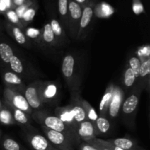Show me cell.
<instances>
[{"label": "cell", "mask_w": 150, "mask_h": 150, "mask_svg": "<svg viewBox=\"0 0 150 150\" xmlns=\"http://www.w3.org/2000/svg\"><path fill=\"white\" fill-rule=\"evenodd\" d=\"M31 117L37 123L40 125L41 127H46V128L64 133L69 138H70L76 145H79L81 143L76 133L73 130H71L68 126L66 125L57 116L51 115L45 113V111L38 110V111H34L31 115Z\"/></svg>", "instance_id": "cell-1"}, {"label": "cell", "mask_w": 150, "mask_h": 150, "mask_svg": "<svg viewBox=\"0 0 150 150\" xmlns=\"http://www.w3.org/2000/svg\"><path fill=\"white\" fill-rule=\"evenodd\" d=\"M62 73L68 87L73 92H77L80 88V64L79 58L73 54H66L62 62Z\"/></svg>", "instance_id": "cell-2"}, {"label": "cell", "mask_w": 150, "mask_h": 150, "mask_svg": "<svg viewBox=\"0 0 150 150\" xmlns=\"http://www.w3.org/2000/svg\"><path fill=\"white\" fill-rule=\"evenodd\" d=\"M143 88L140 83H137L133 88L128 96L125 98L121 107L122 116L125 122L131 129L135 127V118L137 114L138 107H139L140 97Z\"/></svg>", "instance_id": "cell-3"}, {"label": "cell", "mask_w": 150, "mask_h": 150, "mask_svg": "<svg viewBox=\"0 0 150 150\" xmlns=\"http://www.w3.org/2000/svg\"><path fill=\"white\" fill-rule=\"evenodd\" d=\"M41 127L45 138L54 147L60 150H74V146L76 144L65 134L46 127Z\"/></svg>", "instance_id": "cell-4"}, {"label": "cell", "mask_w": 150, "mask_h": 150, "mask_svg": "<svg viewBox=\"0 0 150 150\" xmlns=\"http://www.w3.org/2000/svg\"><path fill=\"white\" fill-rule=\"evenodd\" d=\"M95 4H96L95 1L94 0H91L87 4L83 7L81 17L79 23V31L76 37L77 40H82L86 38L95 16Z\"/></svg>", "instance_id": "cell-5"}, {"label": "cell", "mask_w": 150, "mask_h": 150, "mask_svg": "<svg viewBox=\"0 0 150 150\" xmlns=\"http://www.w3.org/2000/svg\"><path fill=\"white\" fill-rule=\"evenodd\" d=\"M43 81L36 80L26 86L23 95L32 111H38L42 107L40 98V90Z\"/></svg>", "instance_id": "cell-6"}, {"label": "cell", "mask_w": 150, "mask_h": 150, "mask_svg": "<svg viewBox=\"0 0 150 150\" xmlns=\"http://www.w3.org/2000/svg\"><path fill=\"white\" fill-rule=\"evenodd\" d=\"M3 95H4V102L5 103L23 111L29 116L32 115L33 111L29 105L23 94L13 92L8 88L4 87Z\"/></svg>", "instance_id": "cell-7"}, {"label": "cell", "mask_w": 150, "mask_h": 150, "mask_svg": "<svg viewBox=\"0 0 150 150\" xmlns=\"http://www.w3.org/2000/svg\"><path fill=\"white\" fill-rule=\"evenodd\" d=\"M82 6L73 0H69L68 4V32L73 39L76 40L79 23L82 14Z\"/></svg>", "instance_id": "cell-8"}, {"label": "cell", "mask_w": 150, "mask_h": 150, "mask_svg": "<svg viewBox=\"0 0 150 150\" xmlns=\"http://www.w3.org/2000/svg\"><path fill=\"white\" fill-rule=\"evenodd\" d=\"M125 98V93L122 87L114 84L112 98L107 113V116H108L111 120H115L118 117Z\"/></svg>", "instance_id": "cell-9"}, {"label": "cell", "mask_w": 150, "mask_h": 150, "mask_svg": "<svg viewBox=\"0 0 150 150\" xmlns=\"http://www.w3.org/2000/svg\"><path fill=\"white\" fill-rule=\"evenodd\" d=\"M59 95V85L57 81H42L40 90V98L42 104L51 103L57 100Z\"/></svg>", "instance_id": "cell-10"}, {"label": "cell", "mask_w": 150, "mask_h": 150, "mask_svg": "<svg viewBox=\"0 0 150 150\" xmlns=\"http://www.w3.org/2000/svg\"><path fill=\"white\" fill-rule=\"evenodd\" d=\"M24 139L32 150H51L54 147L45 136L39 133H34L33 130H26L24 133Z\"/></svg>", "instance_id": "cell-11"}, {"label": "cell", "mask_w": 150, "mask_h": 150, "mask_svg": "<svg viewBox=\"0 0 150 150\" xmlns=\"http://www.w3.org/2000/svg\"><path fill=\"white\" fill-rule=\"evenodd\" d=\"M1 79L5 87L8 88L13 92H20L23 94L26 84L24 81L19 76L10 70H4L1 72Z\"/></svg>", "instance_id": "cell-12"}, {"label": "cell", "mask_w": 150, "mask_h": 150, "mask_svg": "<svg viewBox=\"0 0 150 150\" xmlns=\"http://www.w3.org/2000/svg\"><path fill=\"white\" fill-rule=\"evenodd\" d=\"M76 133L80 142H86L98 136L94 123L87 120L78 125L76 128Z\"/></svg>", "instance_id": "cell-13"}, {"label": "cell", "mask_w": 150, "mask_h": 150, "mask_svg": "<svg viewBox=\"0 0 150 150\" xmlns=\"http://www.w3.org/2000/svg\"><path fill=\"white\" fill-rule=\"evenodd\" d=\"M9 70L20 76L22 79H29L31 76L29 71L26 69V64L21 57L16 53L13 57L10 59V63L8 64Z\"/></svg>", "instance_id": "cell-14"}, {"label": "cell", "mask_w": 150, "mask_h": 150, "mask_svg": "<svg viewBox=\"0 0 150 150\" xmlns=\"http://www.w3.org/2000/svg\"><path fill=\"white\" fill-rule=\"evenodd\" d=\"M5 29L8 35L19 45H23L24 47L30 46V40L26 36L23 29L7 21L5 23Z\"/></svg>", "instance_id": "cell-15"}, {"label": "cell", "mask_w": 150, "mask_h": 150, "mask_svg": "<svg viewBox=\"0 0 150 150\" xmlns=\"http://www.w3.org/2000/svg\"><path fill=\"white\" fill-rule=\"evenodd\" d=\"M4 103L10 108V111L12 113V115H13V117L16 124L22 126L27 131L33 130L34 127L32 126V117H31V116L26 114L23 111H21V110L18 109V108H15V107L11 106V105L5 103L4 102Z\"/></svg>", "instance_id": "cell-16"}, {"label": "cell", "mask_w": 150, "mask_h": 150, "mask_svg": "<svg viewBox=\"0 0 150 150\" xmlns=\"http://www.w3.org/2000/svg\"><path fill=\"white\" fill-rule=\"evenodd\" d=\"M55 116L58 117L66 125L68 126L71 130H73L76 133V128L78 125L75 121L70 105L64 107H58L56 108Z\"/></svg>", "instance_id": "cell-17"}, {"label": "cell", "mask_w": 150, "mask_h": 150, "mask_svg": "<svg viewBox=\"0 0 150 150\" xmlns=\"http://www.w3.org/2000/svg\"><path fill=\"white\" fill-rule=\"evenodd\" d=\"M150 78V59L146 58L141 60V67L139 71V79L137 83H140L143 89L149 91Z\"/></svg>", "instance_id": "cell-18"}, {"label": "cell", "mask_w": 150, "mask_h": 150, "mask_svg": "<svg viewBox=\"0 0 150 150\" xmlns=\"http://www.w3.org/2000/svg\"><path fill=\"white\" fill-rule=\"evenodd\" d=\"M111 144L124 150H146L138 144L136 142L127 138H117L106 140Z\"/></svg>", "instance_id": "cell-19"}, {"label": "cell", "mask_w": 150, "mask_h": 150, "mask_svg": "<svg viewBox=\"0 0 150 150\" xmlns=\"http://www.w3.org/2000/svg\"><path fill=\"white\" fill-rule=\"evenodd\" d=\"M41 38L43 46L55 47L59 45L49 22L45 23L41 29Z\"/></svg>", "instance_id": "cell-20"}, {"label": "cell", "mask_w": 150, "mask_h": 150, "mask_svg": "<svg viewBox=\"0 0 150 150\" xmlns=\"http://www.w3.org/2000/svg\"><path fill=\"white\" fill-rule=\"evenodd\" d=\"M51 25V29L54 32L56 37L58 45H63L64 42H67V35H66V31L64 30V27L60 23L59 20L57 18H51L49 22Z\"/></svg>", "instance_id": "cell-21"}, {"label": "cell", "mask_w": 150, "mask_h": 150, "mask_svg": "<svg viewBox=\"0 0 150 150\" xmlns=\"http://www.w3.org/2000/svg\"><path fill=\"white\" fill-rule=\"evenodd\" d=\"M114 83H110L105 89L104 95H103L102 99L99 105V117H105L108 113V106L112 98L113 91H114Z\"/></svg>", "instance_id": "cell-22"}, {"label": "cell", "mask_w": 150, "mask_h": 150, "mask_svg": "<svg viewBox=\"0 0 150 150\" xmlns=\"http://www.w3.org/2000/svg\"><path fill=\"white\" fill-rule=\"evenodd\" d=\"M14 48L8 42L0 41V62L8 67L10 59L16 54Z\"/></svg>", "instance_id": "cell-23"}, {"label": "cell", "mask_w": 150, "mask_h": 150, "mask_svg": "<svg viewBox=\"0 0 150 150\" xmlns=\"http://www.w3.org/2000/svg\"><path fill=\"white\" fill-rule=\"evenodd\" d=\"M68 4L69 0H58L59 21L65 31H68Z\"/></svg>", "instance_id": "cell-24"}, {"label": "cell", "mask_w": 150, "mask_h": 150, "mask_svg": "<svg viewBox=\"0 0 150 150\" xmlns=\"http://www.w3.org/2000/svg\"><path fill=\"white\" fill-rule=\"evenodd\" d=\"M136 76L133 70L129 67L128 65H127L125 70L124 75H123V90H126L127 92L131 91L133 88L136 85ZM125 92V93L126 92Z\"/></svg>", "instance_id": "cell-25"}, {"label": "cell", "mask_w": 150, "mask_h": 150, "mask_svg": "<svg viewBox=\"0 0 150 150\" xmlns=\"http://www.w3.org/2000/svg\"><path fill=\"white\" fill-rule=\"evenodd\" d=\"M94 125H95V130L98 133V136L106 134L109 132L111 127V122L108 121L106 117H99V116Z\"/></svg>", "instance_id": "cell-26"}, {"label": "cell", "mask_w": 150, "mask_h": 150, "mask_svg": "<svg viewBox=\"0 0 150 150\" xmlns=\"http://www.w3.org/2000/svg\"><path fill=\"white\" fill-rule=\"evenodd\" d=\"M79 103H80L81 105L82 108H83V110H84L86 120L92 122V123H95V121H96L97 119H98V114H97L95 108H94L93 107L90 105V103H89L87 101L85 100H83V98H81L80 95H79Z\"/></svg>", "instance_id": "cell-27"}, {"label": "cell", "mask_w": 150, "mask_h": 150, "mask_svg": "<svg viewBox=\"0 0 150 150\" xmlns=\"http://www.w3.org/2000/svg\"><path fill=\"white\" fill-rule=\"evenodd\" d=\"M38 7H39V6H38V2L35 0H34L33 2L29 6V7L24 12L21 19L22 24L23 25L24 27L26 26V24L30 23L33 20V18L35 16V14H36L37 11L38 10Z\"/></svg>", "instance_id": "cell-28"}, {"label": "cell", "mask_w": 150, "mask_h": 150, "mask_svg": "<svg viewBox=\"0 0 150 150\" xmlns=\"http://www.w3.org/2000/svg\"><path fill=\"white\" fill-rule=\"evenodd\" d=\"M0 123L4 125H12L16 124L10 108L4 103L1 105V108L0 109Z\"/></svg>", "instance_id": "cell-29"}, {"label": "cell", "mask_w": 150, "mask_h": 150, "mask_svg": "<svg viewBox=\"0 0 150 150\" xmlns=\"http://www.w3.org/2000/svg\"><path fill=\"white\" fill-rule=\"evenodd\" d=\"M1 146L4 150H27L16 140L7 136L1 141Z\"/></svg>", "instance_id": "cell-30"}, {"label": "cell", "mask_w": 150, "mask_h": 150, "mask_svg": "<svg viewBox=\"0 0 150 150\" xmlns=\"http://www.w3.org/2000/svg\"><path fill=\"white\" fill-rule=\"evenodd\" d=\"M23 32H24L25 35H26V36L27 37L29 40H33L38 45H42V38H41V29L29 27L23 29Z\"/></svg>", "instance_id": "cell-31"}, {"label": "cell", "mask_w": 150, "mask_h": 150, "mask_svg": "<svg viewBox=\"0 0 150 150\" xmlns=\"http://www.w3.org/2000/svg\"><path fill=\"white\" fill-rule=\"evenodd\" d=\"M127 65L129 66L130 69L133 71L135 76H136V79H137V83L139 81V71H140V67H141V61L139 59V57L136 55H133L130 57V58L129 59L128 64Z\"/></svg>", "instance_id": "cell-32"}, {"label": "cell", "mask_w": 150, "mask_h": 150, "mask_svg": "<svg viewBox=\"0 0 150 150\" xmlns=\"http://www.w3.org/2000/svg\"><path fill=\"white\" fill-rule=\"evenodd\" d=\"M6 17H7V20H8V22L13 23V24L16 25V26H19L20 28H21L22 29H24V26L22 24L21 21L19 19V18L18 17L17 14L16 13L15 10L13 9H9L7 11L4 13Z\"/></svg>", "instance_id": "cell-33"}, {"label": "cell", "mask_w": 150, "mask_h": 150, "mask_svg": "<svg viewBox=\"0 0 150 150\" xmlns=\"http://www.w3.org/2000/svg\"><path fill=\"white\" fill-rule=\"evenodd\" d=\"M133 11L136 15L144 13V9L141 0H133Z\"/></svg>", "instance_id": "cell-34"}, {"label": "cell", "mask_w": 150, "mask_h": 150, "mask_svg": "<svg viewBox=\"0 0 150 150\" xmlns=\"http://www.w3.org/2000/svg\"><path fill=\"white\" fill-rule=\"evenodd\" d=\"M87 143L90 144L91 145H92V146H95V148H97L98 150H111L109 149L108 148H107L106 146H103V145L102 144L100 143L99 142H98L96 139V138H95V139H91V140L88 141V142H86Z\"/></svg>", "instance_id": "cell-35"}, {"label": "cell", "mask_w": 150, "mask_h": 150, "mask_svg": "<svg viewBox=\"0 0 150 150\" xmlns=\"http://www.w3.org/2000/svg\"><path fill=\"white\" fill-rule=\"evenodd\" d=\"M96 139H97V141H98V142H99L100 143L102 144L103 146H106L107 148H108V149H111V150H124V149H121V148H119V147H117V146H114V145L111 144H110L109 142H107L106 140H103V139H98V138H96Z\"/></svg>", "instance_id": "cell-36"}, {"label": "cell", "mask_w": 150, "mask_h": 150, "mask_svg": "<svg viewBox=\"0 0 150 150\" xmlns=\"http://www.w3.org/2000/svg\"><path fill=\"white\" fill-rule=\"evenodd\" d=\"M79 150H98L87 142H81L79 144Z\"/></svg>", "instance_id": "cell-37"}, {"label": "cell", "mask_w": 150, "mask_h": 150, "mask_svg": "<svg viewBox=\"0 0 150 150\" xmlns=\"http://www.w3.org/2000/svg\"><path fill=\"white\" fill-rule=\"evenodd\" d=\"M28 0H11V9L15 10L26 2Z\"/></svg>", "instance_id": "cell-38"}, {"label": "cell", "mask_w": 150, "mask_h": 150, "mask_svg": "<svg viewBox=\"0 0 150 150\" xmlns=\"http://www.w3.org/2000/svg\"><path fill=\"white\" fill-rule=\"evenodd\" d=\"M73 1H75L76 2H77L78 4H79L81 6H82V7H83V6H85L86 4H87L88 3L91 1V0H73Z\"/></svg>", "instance_id": "cell-39"}, {"label": "cell", "mask_w": 150, "mask_h": 150, "mask_svg": "<svg viewBox=\"0 0 150 150\" xmlns=\"http://www.w3.org/2000/svg\"><path fill=\"white\" fill-rule=\"evenodd\" d=\"M51 150H60V149H57V148H56V147H54H54H53V149H51Z\"/></svg>", "instance_id": "cell-40"}, {"label": "cell", "mask_w": 150, "mask_h": 150, "mask_svg": "<svg viewBox=\"0 0 150 150\" xmlns=\"http://www.w3.org/2000/svg\"><path fill=\"white\" fill-rule=\"evenodd\" d=\"M1 105H2V103H1V100H0V109H1Z\"/></svg>", "instance_id": "cell-41"}, {"label": "cell", "mask_w": 150, "mask_h": 150, "mask_svg": "<svg viewBox=\"0 0 150 150\" xmlns=\"http://www.w3.org/2000/svg\"><path fill=\"white\" fill-rule=\"evenodd\" d=\"M1 132L0 131V138H1Z\"/></svg>", "instance_id": "cell-42"}, {"label": "cell", "mask_w": 150, "mask_h": 150, "mask_svg": "<svg viewBox=\"0 0 150 150\" xmlns=\"http://www.w3.org/2000/svg\"><path fill=\"white\" fill-rule=\"evenodd\" d=\"M0 36H1V29H0Z\"/></svg>", "instance_id": "cell-43"}]
</instances>
